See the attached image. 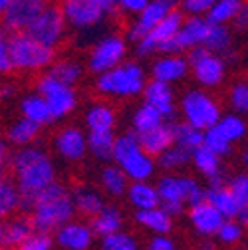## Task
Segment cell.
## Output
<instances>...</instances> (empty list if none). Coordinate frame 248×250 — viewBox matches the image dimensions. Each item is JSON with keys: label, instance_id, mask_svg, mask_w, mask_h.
Here are the masks:
<instances>
[{"label": "cell", "instance_id": "obj_44", "mask_svg": "<svg viewBox=\"0 0 248 250\" xmlns=\"http://www.w3.org/2000/svg\"><path fill=\"white\" fill-rule=\"evenodd\" d=\"M228 107L234 113L248 117V80L234 82L228 89Z\"/></svg>", "mask_w": 248, "mask_h": 250}, {"label": "cell", "instance_id": "obj_34", "mask_svg": "<svg viewBox=\"0 0 248 250\" xmlns=\"http://www.w3.org/2000/svg\"><path fill=\"white\" fill-rule=\"evenodd\" d=\"M87 66H83L80 60L76 58H60L54 60V64L46 70L48 74H52L56 80H60L62 83H68V85H76L80 83V80L83 78Z\"/></svg>", "mask_w": 248, "mask_h": 250}, {"label": "cell", "instance_id": "obj_47", "mask_svg": "<svg viewBox=\"0 0 248 250\" xmlns=\"http://www.w3.org/2000/svg\"><path fill=\"white\" fill-rule=\"evenodd\" d=\"M54 246H56L54 232L42 230V229H34V232L30 234L28 240L22 244V250H50Z\"/></svg>", "mask_w": 248, "mask_h": 250}, {"label": "cell", "instance_id": "obj_46", "mask_svg": "<svg viewBox=\"0 0 248 250\" xmlns=\"http://www.w3.org/2000/svg\"><path fill=\"white\" fill-rule=\"evenodd\" d=\"M205 145H208L212 151H216L221 157H225V155H228L232 151V141L219 129V125H212L210 129L205 131Z\"/></svg>", "mask_w": 248, "mask_h": 250}, {"label": "cell", "instance_id": "obj_5", "mask_svg": "<svg viewBox=\"0 0 248 250\" xmlns=\"http://www.w3.org/2000/svg\"><path fill=\"white\" fill-rule=\"evenodd\" d=\"M179 113H181V119L189 121L191 125H195V127H199L203 131L210 129L212 125H216L219 119L223 117L221 104L210 96L208 89H205L201 85L187 89L181 96Z\"/></svg>", "mask_w": 248, "mask_h": 250}, {"label": "cell", "instance_id": "obj_29", "mask_svg": "<svg viewBox=\"0 0 248 250\" xmlns=\"http://www.w3.org/2000/svg\"><path fill=\"white\" fill-rule=\"evenodd\" d=\"M127 201L135 210L161 207L163 203L157 185H153L151 181H131L127 191Z\"/></svg>", "mask_w": 248, "mask_h": 250}, {"label": "cell", "instance_id": "obj_32", "mask_svg": "<svg viewBox=\"0 0 248 250\" xmlns=\"http://www.w3.org/2000/svg\"><path fill=\"white\" fill-rule=\"evenodd\" d=\"M89 225L98 234V238H103L123 229V214L115 205H105L96 216L89 218Z\"/></svg>", "mask_w": 248, "mask_h": 250}, {"label": "cell", "instance_id": "obj_27", "mask_svg": "<svg viewBox=\"0 0 248 250\" xmlns=\"http://www.w3.org/2000/svg\"><path fill=\"white\" fill-rule=\"evenodd\" d=\"M20 115L40 123L42 127H46V125H50L52 121H56L48 100L42 96L38 89L34 93H28V96L22 98V102H20Z\"/></svg>", "mask_w": 248, "mask_h": 250}, {"label": "cell", "instance_id": "obj_24", "mask_svg": "<svg viewBox=\"0 0 248 250\" xmlns=\"http://www.w3.org/2000/svg\"><path fill=\"white\" fill-rule=\"evenodd\" d=\"M72 197H74L78 214H82L85 218L96 216L107 205L103 199V191H98L96 187H91V185H76L72 189Z\"/></svg>", "mask_w": 248, "mask_h": 250}, {"label": "cell", "instance_id": "obj_55", "mask_svg": "<svg viewBox=\"0 0 248 250\" xmlns=\"http://www.w3.org/2000/svg\"><path fill=\"white\" fill-rule=\"evenodd\" d=\"M238 221H242V223L248 227V205L242 207V210H240V214H238Z\"/></svg>", "mask_w": 248, "mask_h": 250}, {"label": "cell", "instance_id": "obj_49", "mask_svg": "<svg viewBox=\"0 0 248 250\" xmlns=\"http://www.w3.org/2000/svg\"><path fill=\"white\" fill-rule=\"evenodd\" d=\"M212 4H214V0H181L179 8L187 16H207Z\"/></svg>", "mask_w": 248, "mask_h": 250}, {"label": "cell", "instance_id": "obj_10", "mask_svg": "<svg viewBox=\"0 0 248 250\" xmlns=\"http://www.w3.org/2000/svg\"><path fill=\"white\" fill-rule=\"evenodd\" d=\"M36 89L48 100L56 119H64V117L72 115L78 107V93H76L74 85L62 83L48 72L38 80Z\"/></svg>", "mask_w": 248, "mask_h": 250}, {"label": "cell", "instance_id": "obj_20", "mask_svg": "<svg viewBox=\"0 0 248 250\" xmlns=\"http://www.w3.org/2000/svg\"><path fill=\"white\" fill-rule=\"evenodd\" d=\"M36 225L32 216H8L0 227V246L2 248H22L28 236L34 232Z\"/></svg>", "mask_w": 248, "mask_h": 250}, {"label": "cell", "instance_id": "obj_8", "mask_svg": "<svg viewBox=\"0 0 248 250\" xmlns=\"http://www.w3.org/2000/svg\"><path fill=\"white\" fill-rule=\"evenodd\" d=\"M68 18L64 14L62 4H48L32 22L24 30L26 34H30L32 38H36L38 42L50 46V48H58L62 42L66 40L68 34Z\"/></svg>", "mask_w": 248, "mask_h": 250}, {"label": "cell", "instance_id": "obj_57", "mask_svg": "<svg viewBox=\"0 0 248 250\" xmlns=\"http://www.w3.org/2000/svg\"><path fill=\"white\" fill-rule=\"evenodd\" d=\"M242 159H244V163L248 165V147H246V151H244V155H242Z\"/></svg>", "mask_w": 248, "mask_h": 250}, {"label": "cell", "instance_id": "obj_15", "mask_svg": "<svg viewBox=\"0 0 248 250\" xmlns=\"http://www.w3.org/2000/svg\"><path fill=\"white\" fill-rule=\"evenodd\" d=\"M50 2L48 0H12V4L2 12L4 32H24Z\"/></svg>", "mask_w": 248, "mask_h": 250}, {"label": "cell", "instance_id": "obj_26", "mask_svg": "<svg viewBox=\"0 0 248 250\" xmlns=\"http://www.w3.org/2000/svg\"><path fill=\"white\" fill-rule=\"evenodd\" d=\"M100 185H102V191L107 197L121 199V197H127L131 179L127 177V173L123 171L117 163H113V165H105L102 169V173H100Z\"/></svg>", "mask_w": 248, "mask_h": 250}, {"label": "cell", "instance_id": "obj_58", "mask_svg": "<svg viewBox=\"0 0 248 250\" xmlns=\"http://www.w3.org/2000/svg\"><path fill=\"white\" fill-rule=\"evenodd\" d=\"M175 2H181V0H175Z\"/></svg>", "mask_w": 248, "mask_h": 250}, {"label": "cell", "instance_id": "obj_52", "mask_svg": "<svg viewBox=\"0 0 248 250\" xmlns=\"http://www.w3.org/2000/svg\"><path fill=\"white\" fill-rule=\"evenodd\" d=\"M0 72L2 74L14 72V64H12V58H10V50H8L6 38H2V42H0Z\"/></svg>", "mask_w": 248, "mask_h": 250}, {"label": "cell", "instance_id": "obj_3", "mask_svg": "<svg viewBox=\"0 0 248 250\" xmlns=\"http://www.w3.org/2000/svg\"><path fill=\"white\" fill-rule=\"evenodd\" d=\"M147 70L137 60H123L115 68L103 72L96 80V89L105 98L131 100L143 96L147 85Z\"/></svg>", "mask_w": 248, "mask_h": 250}, {"label": "cell", "instance_id": "obj_19", "mask_svg": "<svg viewBox=\"0 0 248 250\" xmlns=\"http://www.w3.org/2000/svg\"><path fill=\"white\" fill-rule=\"evenodd\" d=\"M117 165L127 173L131 181H151L155 177V171L159 169L157 157L149 155L143 147H137L131 153H127L121 161H117Z\"/></svg>", "mask_w": 248, "mask_h": 250}, {"label": "cell", "instance_id": "obj_17", "mask_svg": "<svg viewBox=\"0 0 248 250\" xmlns=\"http://www.w3.org/2000/svg\"><path fill=\"white\" fill-rule=\"evenodd\" d=\"M151 78L161 80L167 83H179L191 74L189 56L183 54H159V58L153 60L149 68Z\"/></svg>", "mask_w": 248, "mask_h": 250}, {"label": "cell", "instance_id": "obj_48", "mask_svg": "<svg viewBox=\"0 0 248 250\" xmlns=\"http://www.w3.org/2000/svg\"><path fill=\"white\" fill-rule=\"evenodd\" d=\"M227 185L230 187V191L236 195V199L242 203V207L248 205V173H236L232 175Z\"/></svg>", "mask_w": 248, "mask_h": 250}, {"label": "cell", "instance_id": "obj_6", "mask_svg": "<svg viewBox=\"0 0 248 250\" xmlns=\"http://www.w3.org/2000/svg\"><path fill=\"white\" fill-rule=\"evenodd\" d=\"M62 8L72 28L94 30L119 10V0H62Z\"/></svg>", "mask_w": 248, "mask_h": 250}, {"label": "cell", "instance_id": "obj_35", "mask_svg": "<svg viewBox=\"0 0 248 250\" xmlns=\"http://www.w3.org/2000/svg\"><path fill=\"white\" fill-rule=\"evenodd\" d=\"M161 195V205H173V203H185V179L183 175H173V173H165L155 181Z\"/></svg>", "mask_w": 248, "mask_h": 250}, {"label": "cell", "instance_id": "obj_43", "mask_svg": "<svg viewBox=\"0 0 248 250\" xmlns=\"http://www.w3.org/2000/svg\"><path fill=\"white\" fill-rule=\"evenodd\" d=\"M246 230L248 229L242 221H238V218H227L223 223V227L219 229V232H216L214 240L219 244H225V246H234V244L242 242Z\"/></svg>", "mask_w": 248, "mask_h": 250}, {"label": "cell", "instance_id": "obj_31", "mask_svg": "<svg viewBox=\"0 0 248 250\" xmlns=\"http://www.w3.org/2000/svg\"><path fill=\"white\" fill-rule=\"evenodd\" d=\"M223 157L216 151H212L208 145H201L193 151V167L199 175H203L207 181L216 179L223 175Z\"/></svg>", "mask_w": 248, "mask_h": 250}, {"label": "cell", "instance_id": "obj_33", "mask_svg": "<svg viewBox=\"0 0 248 250\" xmlns=\"http://www.w3.org/2000/svg\"><path fill=\"white\" fill-rule=\"evenodd\" d=\"M115 139L117 135L113 131H87V145H89L91 157L98 159L100 163L113 161Z\"/></svg>", "mask_w": 248, "mask_h": 250}, {"label": "cell", "instance_id": "obj_36", "mask_svg": "<svg viewBox=\"0 0 248 250\" xmlns=\"http://www.w3.org/2000/svg\"><path fill=\"white\" fill-rule=\"evenodd\" d=\"M169 119H165V115L151 104H147L143 100V104L133 111V117H131V129H135L137 133H145L153 127H157V125L165 123Z\"/></svg>", "mask_w": 248, "mask_h": 250}, {"label": "cell", "instance_id": "obj_39", "mask_svg": "<svg viewBox=\"0 0 248 250\" xmlns=\"http://www.w3.org/2000/svg\"><path fill=\"white\" fill-rule=\"evenodd\" d=\"M203 46L216 54H223V56L230 54L232 52V32H230L228 24H210L208 36L203 42Z\"/></svg>", "mask_w": 248, "mask_h": 250}, {"label": "cell", "instance_id": "obj_22", "mask_svg": "<svg viewBox=\"0 0 248 250\" xmlns=\"http://www.w3.org/2000/svg\"><path fill=\"white\" fill-rule=\"evenodd\" d=\"M141 139V147L153 155V157H159L161 153H165L169 147L175 145V129H173V121H165L157 127H153L145 133H139Z\"/></svg>", "mask_w": 248, "mask_h": 250}, {"label": "cell", "instance_id": "obj_37", "mask_svg": "<svg viewBox=\"0 0 248 250\" xmlns=\"http://www.w3.org/2000/svg\"><path fill=\"white\" fill-rule=\"evenodd\" d=\"M173 129H175V143L185 147L187 151H195L201 145H205V131L191 125L189 121H173Z\"/></svg>", "mask_w": 248, "mask_h": 250}, {"label": "cell", "instance_id": "obj_56", "mask_svg": "<svg viewBox=\"0 0 248 250\" xmlns=\"http://www.w3.org/2000/svg\"><path fill=\"white\" fill-rule=\"evenodd\" d=\"M12 4V0H0V12H4Z\"/></svg>", "mask_w": 248, "mask_h": 250}, {"label": "cell", "instance_id": "obj_54", "mask_svg": "<svg viewBox=\"0 0 248 250\" xmlns=\"http://www.w3.org/2000/svg\"><path fill=\"white\" fill-rule=\"evenodd\" d=\"M14 93H16V87H14V85H4V87H2V100L14 98Z\"/></svg>", "mask_w": 248, "mask_h": 250}, {"label": "cell", "instance_id": "obj_18", "mask_svg": "<svg viewBox=\"0 0 248 250\" xmlns=\"http://www.w3.org/2000/svg\"><path fill=\"white\" fill-rule=\"evenodd\" d=\"M143 100L147 104L157 107L165 115V119H169V121H173L175 115H177V111H179L173 83H167V82H161V80L151 78L147 82L145 91H143Z\"/></svg>", "mask_w": 248, "mask_h": 250}, {"label": "cell", "instance_id": "obj_12", "mask_svg": "<svg viewBox=\"0 0 248 250\" xmlns=\"http://www.w3.org/2000/svg\"><path fill=\"white\" fill-rule=\"evenodd\" d=\"M54 151L60 159H64L66 163H80L85 159V155L89 153L87 145V133L82 131L76 125H66L54 135Z\"/></svg>", "mask_w": 248, "mask_h": 250}, {"label": "cell", "instance_id": "obj_9", "mask_svg": "<svg viewBox=\"0 0 248 250\" xmlns=\"http://www.w3.org/2000/svg\"><path fill=\"white\" fill-rule=\"evenodd\" d=\"M123 60H127V40L111 32L91 46V50L87 52L85 66L91 74L100 76L121 64Z\"/></svg>", "mask_w": 248, "mask_h": 250}, {"label": "cell", "instance_id": "obj_40", "mask_svg": "<svg viewBox=\"0 0 248 250\" xmlns=\"http://www.w3.org/2000/svg\"><path fill=\"white\" fill-rule=\"evenodd\" d=\"M20 203H22V191L18 183L4 179L0 183V214H2V218H8L16 210H20Z\"/></svg>", "mask_w": 248, "mask_h": 250}, {"label": "cell", "instance_id": "obj_14", "mask_svg": "<svg viewBox=\"0 0 248 250\" xmlns=\"http://www.w3.org/2000/svg\"><path fill=\"white\" fill-rule=\"evenodd\" d=\"M187 216H189L191 229L203 240L214 238L216 232H219V229L223 227V223L227 221V216L219 208H216L210 201H207V199L201 201V203H197V205H193V207H189Z\"/></svg>", "mask_w": 248, "mask_h": 250}, {"label": "cell", "instance_id": "obj_16", "mask_svg": "<svg viewBox=\"0 0 248 250\" xmlns=\"http://www.w3.org/2000/svg\"><path fill=\"white\" fill-rule=\"evenodd\" d=\"M54 238H56V246L64 248V250H89L94 246L98 234L94 232L89 223L72 218L70 223L62 225L54 232Z\"/></svg>", "mask_w": 248, "mask_h": 250}, {"label": "cell", "instance_id": "obj_13", "mask_svg": "<svg viewBox=\"0 0 248 250\" xmlns=\"http://www.w3.org/2000/svg\"><path fill=\"white\" fill-rule=\"evenodd\" d=\"M175 0H151L139 14H135L131 26L127 28V40L133 44L139 42L175 8Z\"/></svg>", "mask_w": 248, "mask_h": 250}, {"label": "cell", "instance_id": "obj_42", "mask_svg": "<svg viewBox=\"0 0 248 250\" xmlns=\"http://www.w3.org/2000/svg\"><path fill=\"white\" fill-rule=\"evenodd\" d=\"M242 4L244 0H214L212 8L207 12V18L212 24H230L236 18Z\"/></svg>", "mask_w": 248, "mask_h": 250}, {"label": "cell", "instance_id": "obj_50", "mask_svg": "<svg viewBox=\"0 0 248 250\" xmlns=\"http://www.w3.org/2000/svg\"><path fill=\"white\" fill-rule=\"evenodd\" d=\"M147 248L149 250H173L175 240L171 238V234H151Z\"/></svg>", "mask_w": 248, "mask_h": 250}, {"label": "cell", "instance_id": "obj_51", "mask_svg": "<svg viewBox=\"0 0 248 250\" xmlns=\"http://www.w3.org/2000/svg\"><path fill=\"white\" fill-rule=\"evenodd\" d=\"M151 0H119V12L123 14H139Z\"/></svg>", "mask_w": 248, "mask_h": 250}, {"label": "cell", "instance_id": "obj_11", "mask_svg": "<svg viewBox=\"0 0 248 250\" xmlns=\"http://www.w3.org/2000/svg\"><path fill=\"white\" fill-rule=\"evenodd\" d=\"M183 22H185V12L181 8H173L149 34H145L139 42H135V54L139 58H151L159 54L161 46L179 34Z\"/></svg>", "mask_w": 248, "mask_h": 250}, {"label": "cell", "instance_id": "obj_1", "mask_svg": "<svg viewBox=\"0 0 248 250\" xmlns=\"http://www.w3.org/2000/svg\"><path fill=\"white\" fill-rule=\"evenodd\" d=\"M8 167L22 191L20 210L32 212L40 191L56 181V165L52 157L36 145L16 147V151L10 155Z\"/></svg>", "mask_w": 248, "mask_h": 250}, {"label": "cell", "instance_id": "obj_23", "mask_svg": "<svg viewBox=\"0 0 248 250\" xmlns=\"http://www.w3.org/2000/svg\"><path fill=\"white\" fill-rule=\"evenodd\" d=\"M210 20L207 16H187L179 30V42L183 46L185 52H189L195 46H203V42L208 36V30H210Z\"/></svg>", "mask_w": 248, "mask_h": 250}, {"label": "cell", "instance_id": "obj_38", "mask_svg": "<svg viewBox=\"0 0 248 250\" xmlns=\"http://www.w3.org/2000/svg\"><path fill=\"white\" fill-rule=\"evenodd\" d=\"M189 163H193V153L187 151L185 147H181V145H177V143L173 147H169L165 153H161L159 157H157V165L165 173L181 171V169L187 167Z\"/></svg>", "mask_w": 248, "mask_h": 250}, {"label": "cell", "instance_id": "obj_45", "mask_svg": "<svg viewBox=\"0 0 248 250\" xmlns=\"http://www.w3.org/2000/svg\"><path fill=\"white\" fill-rule=\"evenodd\" d=\"M100 246L103 250H137L139 242L131 232H125L121 229L113 234H107V236L100 238Z\"/></svg>", "mask_w": 248, "mask_h": 250}, {"label": "cell", "instance_id": "obj_2", "mask_svg": "<svg viewBox=\"0 0 248 250\" xmlns=\"http://www.w3.org/2000/svg\"><path fill=\"white\" fill-rule=\"evenodd\" d=\"M76 214H78V208L72 197V189H68L64 183H58V181H54L44 191H40L38 201L32 212H30L36 229L50 230V232H56L62 225L70 223L72 218H76Z\"/></svg>", "mask_w": 248, "mask_h": 250}, {"label": "cell", "instance_id": "obj_28", "mask_svg": "<svg viewBox=\"0 0 248 250\" xmlns=\"http://www.w3.org/2000/svg\"><path fill=\"white\" fill-rule=\"evenodd\" d=\"M83 121L87 131H113L117 125V113L109 104L98 102L85 109Z\"/></svg>", "mask_w": 248, "mask_h": 250}, {"label": "cell", "instance_id": "obj_53", "mask_svg": "<svg viewBox=\"0 0 248 250\" xmlns=\"http://www.w3.org/2000/svg\"><path fill=\"white\" fill-rule=\"evenodd\" d=\"M232 24H234V28L238 30V32H248V0H244V4L238 10V14L232 20Z\"/></svg>", "mask_w": 248, "mask_h": 250}, {"label": "cell", "instance_id": "obj_41", "mask_svg": "<svg viewBox=\"0 0 248 250\" xmlns=\"http://www.w3.org/2000/svg\"><path fill=\"white\" fill-rule=\"evenodd\" d=\"M219 129L232 141V143H238V141H242L244 137H246V133H248V123H246V117L244 115H240V113H223V117L219 119Z\"/></svg>", "mask_w": 248, "mask_h": 250}, {"label": "cell", "instance_id": "obj_21", "mask_svg": "<svg viewBox=\"0 0 248 250\" xmlns=\"http://www.w3.org/2000/svg\"><path fill=\"white\" fill-rule=\"evenodd\" d=\"M135 223L145 229L151 234H171L175 216L165 210V207H153V208H141L135 210Z\"/></svg>", "mask_w": 248, "mask_h": 250}, {"label": "cell", "instance_id": "obj_4", "mask_svg": "<svg viewBox=\"0 0 248 250\" xmlns=\"http://www.w3.org/2000/svg\"><path fill=\"white\" fill-rule=\"evenodd\" d=\"M6 38L16 72H46L56 60V48H50L26 32H10Z\"/></svg>", "mask_w": 248, "mask_h": 250}, {"label": "cell", "instance_id": "obj_7", "mask_svg": "<svg viewBox=\"0 0 248 250\" xmlns=\"http://www.w3.org/2000/svg\"><path fill=\"white\" fill-rule=\"evenodd\" d=\"M187 56L191 62V76L201 87L214 89L225 83L228 62L223 54H216L205 46H195L187 52Z\"/></svg>", "mask_w": 248, "mask_h": 250}, {"label": "cell", "instance_id": "obj_25", "mask_svg": "<svg viewBox=\"0 0 248 250\" xmlns=\"http://www.w3.org/2000/svg\"><path fill=\"white\" fill-rule=\"evenodd\" d=\"M42 125L28 119L24 115H20L16 121H12L6 129V141L10 143V147H28L34 145L40 137Z\"/></svg>", "mask_w": 248, "mask_h": 250}, {"label": "cell", "instance_id": "obj_30", "mask_svg": "<svg viewBox=\"0 0 248 250\" xmlns=\"http://www.w3.org/2000/svg\"><path fill=\"white\" fill-rule=\"evenodd\" d=\"M207 201H210L227 218H238L242 210V203L236 199V195L230 191L228 185L207 187Z\"/></svg>", "mask_w": 248, "mask_h": 250}]
</instances>
